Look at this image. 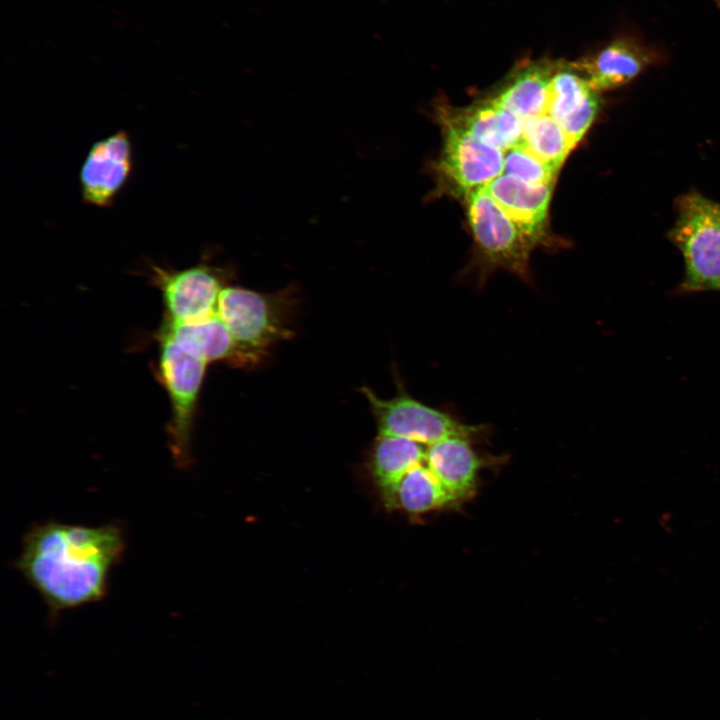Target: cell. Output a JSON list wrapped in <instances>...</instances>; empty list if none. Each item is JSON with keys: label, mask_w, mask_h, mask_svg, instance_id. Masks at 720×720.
<instances>
[{"label": "cell", "mask_w": 720, "mask_h": 720, "mask_svg": "<svg viewBox=\"0 0 720 720\" xmlns=\"http://www.w3.org/2000/svg\"><path fill=\"white\" fill-rule=\"evenodd\" d=\"M485 188L532 247L549 243L546 220L552 184L533 185L501 174Z\"/></svg>", "instance_id": "cell-11"}, {"label": "cell", "mask_w": 720, "mask_h": 720, "mask_svg": "<svg viewBox=\"0 0 720 720\" xmlns=\"http://www.w3.org/2000/svg\"><path fill=\"white\" fill-rule=\"evenodd\" d=\"M557 173L521 142L504 153V174L533 185L553 184Z\"/></svg>", "instance_id": "cell-20"}, {"label": "cell", "mask_w": 720, "mask_h": 720, "mask_svg": "<svg viewBox=\"0 0 720 720\" xmlns=\"http://www.w3.org/2000/svg\"><path fill=\"white\" fill-rule=\"evenodd\" d=\"M223 270L197 264L181 270L151 266V280L160 290L165 318L172 322H193L216 313L224 288Z\"/></svg>", "instance_id": "cell-8"}, {"label": "cell", "mask_w": 720, "mask_h": 720, "mask_svg": "<svg viewBox=\"0 0 720 720\" xmlns=\"http://www.w3.org/2000/svg\"><path fill=\"white\" fill-rule=\"evenodd\" d=\"M132 170V143L125 131L95 142L80 171L83 200L99 208L111 206L127 184Z\"/></svg>", "instance_id": "cell-9"}, {"label": "cell", "mask_w": 720, "mask_h": 720, "mask_svg": "<svg viewBox=\"0 0 720 720\" xmlns=\"http://www.w3.org/2000/svg\"><path fill=\"white\" fill-rule=\"evenodd\" d=\"M174 340L186 351L207 363L226 361L247 366V361L217 313L193 322L164 319L158 333Z\"/></svg>", "instance_id": "cell-13"}, {"label": "cell", "mask_w": 720, "mask_h": 720, "mask_svg": "<svg viewBox=\"0 0 720 720\" xmlns=\"http://www.w3.org/2000/svg\"><path fill=\"white\" fill-rule=\"evenodd\" d=\"M426 448L408 438L378 435L371 454V471L385 502L403 476L425 462Z\"/></svg>", "instance_id": "cell-16"}, {"label": "cell", "mask_w": 720, "mask_h": 720, "mask_svg": "<svg viewBox=\"0 0 720 720\" xmlns=\"http://www.w3.org/2000/svg\"><path fill=\"white\" fill-rule=\"evenodd\" d=\"M597 93L574 65L555 69L547 114L560 125L573 147L581 141L598 113Z\"/></svg>", "instance_id": "cell-10"}, {"label": "cell", "mask_w": 720, "mask_h": 720, "mask_svg": "<svg viewBox=\"0 0 720 720\" xmlns=\"http://www.w3.org/2000/svg\"><path fill=\"white\" fill-rule=\"evenodd\" d=\"M669 240L684 260L683 292L720 291V202L697 191L675 201Z\"/></svg>", "instance_id": "cell-2"}, {"label": "cell", "mask_w": 720, "mask_h": 720, "mask_svg": "<svg viewBox=\"0 0 720 720\" xmlns=\"http://www.w3.org/2000/svg\"><path fill=\"white\" fill-rule=\"evenodd\" d=\"M443 127L444 145L438 172L452 191L467 196L502 174L504 152L476 138L455 115H446Z\"/></svg>", "instance_id": "cell-7"}, {"label": "cell", "mask_w": 720, "mask_h": 720, "mask_svg": "<svg viewBox=\"0 0 720 720\" xmlns=\"http://www.w3.org/2000/svg\"><path fill=\"white\" fill-rule=\"evenodd\" d=\"M455 116L476 138L504 153L522 142L524 122L493 98Z\"/></svg>", "instance_id": "cell-17"}, {"label": "cell", "mask_w": 720, "mask_h": 720, "mask_svg": "<svg viewBox=\"0 0 720 720\" xmlns=\"http://www.w3.org/2000/svg\"><path fill=\"white\" fill-rule=\"evenodd\" d=\"M466 208L483 274L501 268L530 283L532 246L487 189L471 191L466 197Z\"/></svg>", "instance_id": "cell-6"}, {"label": "cell", "mask_w": 720, "mask_h": 720, "mask_svg": "<svg viewBox=\"0 0 720 720\" xmlns=\"http://www.w3.org/2000/svg\"><path fill=\"white\" fill-rule=\"evenodd\" d=\"M361 392L375 417L378 435L404 437L429 446L447 437L478 440L489 433V426L464 423L447 411L413 398L402 387L390 399L380 398L368 387H362Z\"/></svg>", "instance_id": "cell-5"}, {"label": "cell", "mask_w": 720, "mask_h": 720, "mask_svg": "<svg viewBox=\"0 0 720 720\" xmlns=\"http://www.w3.org/2000/svg\"><path fill=\"white\" fill-rule=\"evenodd\" d=\"M288 295L264 294L239 286H224L216 313L225 324L247 364L261 360L267 349L290 335Z\"/></svg>", "instance_id": "cell-3"}, {"label": "cell", "mask_w": 720, "mask_h": 720, "mask_svg": "<svg viewBox=\"0 0 720 720\" xmlns=\"http://www.w3.org/2000/svg\"><path fill=\"white\" fill-rule=\"evenodd\" d=\"M555 69L546 62L528 64L515 73L493 99L523 122L547 114L549 87Z\"/></svg>", "instance_id": "cell-15"}, {"label": "cell", "mask_w": 720, "mask_h": 720, "mask_svg": "<svg viewBox=\"0 0 720 720\" xmlns=\"http://www.w3.org/2000/svg\"><path fill=\"white\" fill-rule=\"evenodd\" d=\"M123 529L49 520L24 535L15 568L56 618L61 612L102 601L111 570L123 557Z\"/></svg>", "instance_id": "cell-1"}, {"label": "cell", "mask_w": 720, "mask_h": 720, "mask_svg": "<svg viewBox=\"0 0 720 720\" xmlns=\"http://www.w3.org/2000/svg\"><path fill=\"white\" fill-rule=\"evenodd\" d=\"M386 504L418 515L457 503L424 462L403 476Z\"/></svg>", "instance_id": "cell-18"}, {"label": "cell", "mask_w": 720, "mask_h": 720, "mask_svg": "<svg viewBox=\"0 0 720 720\" xmlns=\"http://www.w3.org/2000/svg\"><path fill=\"white\" fill-rule=\"evenodd\" d=\"M474 439L452 436L426 448L425 463L456 503L474 493L478 474L487 464L473 447Z\"/></svg>", "instance_id": "cell-12"}, {"label": "cell", "mask_w": 720, "mask_h": 720, "mask_svg": "<svg viewBox=\"0 0 720 720\" xmlns=\"http://www.w3.org/2000/svg\"><path fill=\"white\" fill-rule=\"evenodd\" d=\"M651 62L652 56L644 47L632 40H616L574 66L598 92L626 85Z\"/></svg>", "instance_id": "cell-14"}, {"label": "cell", "mask_w": 720, "mask_h": 720, "mask_svg": "<svg viewBox=\"0 0 720 720\" xmlns=\"http://www.w3.org/2000/svg\"><path fill=\"white\" fill-rule=\"evenodd\" d=\"M158 373L171 405L168 445L175 463H191V441L197 402L207 362L186 351L174 340L157 334Z\"/></svg>", "instance_id": "cell-4"}, {"label": "cell", "mask_w": 720, "mask_h": 720, "mask_svg": "<svg viewBox=\"0 0 720 720\" xmlns=\"http://www.w3.org/2000/svg\"><path fill=\"white\" fill-rule=\"evenodd\" d=\"M522 143L557 171L574 148L560 125L548 114L524 122Z\"/></svg>", "instance_id": "cell-19"}]
</instances>
